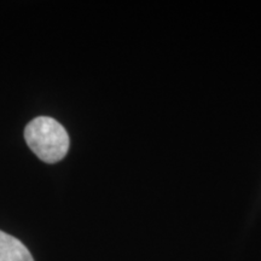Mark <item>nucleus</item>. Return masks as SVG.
I'll return each mask as SVG.
<instances>
[{
	"mask_svg": "<svg viewBox=\"0 0 261 261\" xmlns=\"http://www.w3.org/2000/svg\"><path fill=\"white\" fill-rule=\"evenodd\" d=\"M24 139L41 161L56 163L67 155L69 136L60 122L52 117L39 116L25 126Z\"/></svg>",
	"mask_w": 261,
	"mask_h": 261,
	"instance_id": "f257e3e1",
	"label": "nucleus"
},
{
	"mask_svg": "<svg viewBox=\"0 0 261 261\" xmlns=\"http://www.w3.org/2000/svg\"><path fill=\"white\" fill-rule=\"evenodd\" d=\"M0 261H34V259L21 241L0 231Z\"/></svg>",
	"mask_w": 261,
	"mask_h": 261,
	"instance_id": "f03ea898",
	"label": "nucleus"
}]
</instances>
